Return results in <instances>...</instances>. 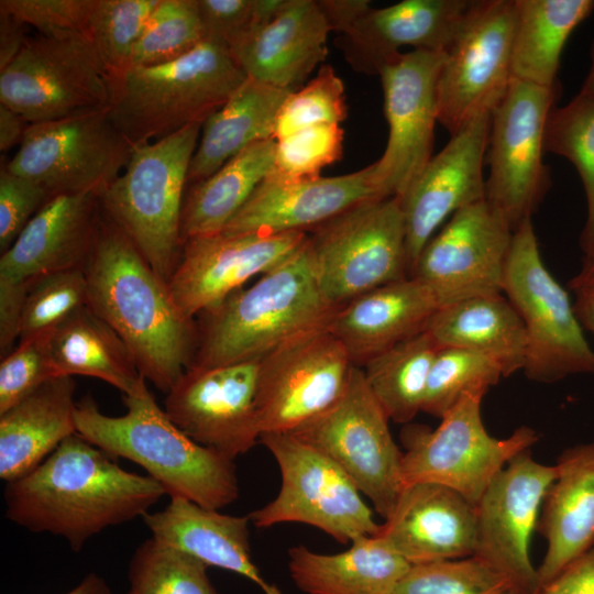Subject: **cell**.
I'll use <instances>...</instances> for the list:
<instances>
[{"mask_svg":"<svg viewBox=\"0 0 594 594\" xmlns=\"http://www.w3.org/2000/svg\"><path fill=\"white\" fill-rule=\"evenodd\" d=\"M381 198L387 196L376 180L373 163L332 177L284 182L266 176L222 232H307L360 204Z\"/></svg>","mask_w":594,"mask_h":594,"instance_id":"cell-23","label":"cell"},{"mask_svg":"<svg viewBox=\"0 0 594 594\" xmlns=\"http://www.w3.org/2000/svg\"><path fill=\"white\" fill-rule=\"evenodd\" d=\"M554 465L537 525L547 541L538 587L594 546V441L565 449Z\"/></svg>","mask_w":594,"mask_h":594,"instance_id":"cell-29","label":"cell"},{"mask_svg":"<svg viewBox=\"0 0 594 594\" xmlns=\"http://www.w3.org/2000/svg\"><path fill=\"white\" fill-rule=\"evenodd\" d=\"M100 216V197L96 195L52 197L1 254L0 283L30 288L42 276L84 267Z\"/></svg>","mask_w":594,"mask_h":594,"instance_id":"cell-26","label":"cell"},{"mask_svg":"<svg viewBox=\"0 0 594 594\" xmlns=\"http://www.w3.org/2000/svg\"><path fill=\"white\" fill-rule=\"evenodd\" d=\"M514 0H473L437 85L438 122L457 133L492 113L512 79Z\"/></svg>","mask_w":594,"mask_h":594,"instance_id":"cell-15","label":"cell"},{"mask_svg":"<svg viewBox=\"0 0 594 594\" xmlns=\"http://www.w3.org/2000/svg\"><path fill=\"white\" fill-rule=\"evenodd\" d=\"M506 594H514V593H512V592H508V593H506Z\"/></svg>","mask_w":594,"mask_h":594,"instance_id":"cell-61","label":"cell"},{"mask_svg":"<svg viewBox=\"0 0 594 594\" xmlns=\"http://www.w3.org/2000/svg\"><path fill=\"white\" fill-rule=\"evenodd\" d=\"M389 418L354 365L341 398L328 410L290 432L333 461L386 519L404 488L403 452Z\"/></svg>","mask_w":594,"mask_h":594,"instance_id":"cell-13","label":"cell"},{"mask_svg":"<svg viewBox=\"0 0 594 594\" xmlns=\"http://www.w3.org/2000/svg\"><path fill=\"white\" fill-rule=\"evenodd\" d=\"M75 391L72 376L54 377L0 415L1 480L26 475L77 433Z\"/></svg>","mask_w":594,"mask_h":594,"instance_id":"cell-31","label":"cell"},{"mask_svg":"<svg viewBox=\"0 0 594 594\" xmlns=\"http://www.w3.org/2000/svg\"><path fill=\"white\" fill-rule=\"evenodd\" d=\"M438 344L425 330L369 360L366 383L389 420L409 424L421 411Z\"/></svg>","mask_w":594,"mask_h":594,"instance_id":"cell-38","label":"cell"},{"mask_svg":"<svg viewBox=\"0 0 594 594\" xmlns=\"http://www.w3.org/2000/svg\"><path fill=\"white\" fill-rule=\"evenodd\" d=\"M246 78L228 48L204 41L176 61L112 79L109 116L132 146L154 142L204 124Z\"/></svg>","mask_w":594,"mask_h":594,"instance_id":"cell-5","label":"cell"},{"mask_svg":"<svg viewBox=\"0 0 594 594\" xmlns=\"http://www.w3.org/2000/svg\"><path fill=\"white\" fill-rule=\"evenodd\" d=\"M127 411L103 414L91 395L77 402V433L110 457L143 468L170 497L221 509L235 502L239 482L233 460L184 433L160 407L146 381L123 395Z\"/></svg>","mask_w":594,"mask_h":594,"instance_id":"cell-3","label":"cell"},{"mask_svg":"<svg viewBox=\"0 0 594 594\" xmlns=\"http://www.w3.org/2000/svg\"><path fill=\"white\" fill-rule=\"evenodd\" d=\"M590 285H594V257L590 262L583 263L580 272L568 284L574 292Z\"/></svg>","mask_w":594,"mask_h":594,"instance_id":"cell-58","label":"cell"},{"mask_svg":"<svg viewBox=\"0 0 594 594\" xmlns=\"http://www.w3.org/2000/svg\"><path fill=\"white\" fill-rule=\"evenodd\" d=\"M509 581L484 561L462 559L413 564L394 594H506Z\"/></svg>","mask_w":594,"mask_h":594,"instance_id":"cell-45","label":"cell"},{"mask_svg":"<svg viewBox=\"0 0 594 594\" xmlns=\"http://www.w3.org/2000/svg\"><path fill=\"white\" fill-rule=\"evenodd\" d=\"M57 376H89L132 394L146 381L120 336L87 305L74 312L51 337Z\"/></svg>","mask_w":594,"mask_h":594,"instance_id":"cell-37","label":"cell"},{"mask_svg":"<svg viewBox=\"0 0 594 594\" xmlns=\"http://www.w3.org/2000/svg\"><path fill=\"white\" fill-rule=\"evenodd\" d=\"M284 0H196L205 41L230 48L268 21Z\"/></svg>","mask_w":594,"mask_h":594,"instance_id":"cell-49","label":"cell"},{"mask_svg":"<svg viewBox=\"0 0 594 594\" xmlns=\"http://www.w3.org/2000/svg\"><path fill=\"white\" fill-rule=\"evenodd\" d=\"M444 58L443 52L413 50L378 73L389 132L385 151L373 166L387 197H400L433 156L437 85Z\"/></svg>","mask_w":594,"mask_h":594,"instance_id":"cell-18","label":"cell"},{"mask_svg":"<svg viewBox=\"0 0 594 594\" xmlns=\"http://www.w3.org/2000/svg\"><path fill=\"white\" fill-rule=\"evenodd\" d=\"M311 232L318 283L336 307L410 276L404 215L396 196L360 204Z\"/></svg>","mask_w":594,"mask_h":594,"instance_id":"cell-9","label":"cell"},{"mask_svg":"<svg viewBox=\"0 0 594 594\" xmlns=\"http://www.w3.org/2000/svg\"><path fill=\"white\" fill-rule=\"evenodd\" d=\"M204 41L196 0H158L133 50L130 68L176 61Z\"/></svg>","mask_w":594,"mask_h":594,"instance_id":"cell-43","label":"cell"},{"mask_svg":"<svg viewBox=\"0 0 594 594\" xmlns=\"http://www.w3.org/2000/svg\"><path fill=\"white\" fill-rule=\"evenodd\" d=\"M534 594H594V546L540 585Z\"/></svg>","mask_w":594,"mask_h":594,"instance_id":"cell-52","label":"cell"},{"mask_svg":"<svg viewBox=\"0 0 594 594\" xmlns=\"http://www.w3.org/2000/svg\"><path fill=\"white\" fill-rule=\"evenodd\" d=\"M260 362L188 367L166 394L165 413L194 441L234 460L261 438Z\"/></svg>","mask_w":594,"mask_h":594,"instance_id":"cell-19","label":"cell"},{"mask_svg":"<svg viewBox=\"0 0 594 594\" xmlns=\"http://www.w3.org/2000/svg\"><path fill=\"white\" fill-rule=\"evenodd\" d=\"M376 535L411 565L472 557L477 543V508L441 484L405 485Z\"/></svg>","mask_w":594,"mask_h":594,"instance_id":"cell-24","label":"cell"},{"mask_svg":"<svg viewBox=\"0 0 594 594\" xmlns=\"http://www.w3.org/2000/svg\"><path fill=\"white\" fill-rule=\"evenodd\" d=\"M207 569L197 559L151 537L129 562L125 594H218Z\"/></svg>","mask_w":594,"mask_h":594,"instance_id":"cell-40","label":"cell"},{"mask_svg":"<svg viewBox=\"0 0 594 594\" xmlns=\"http://www.w3.org/2000/svg\"><path fill=\"white\" fill-rule=\"evenodd\" d=\"M152 538L177 549L207 566L238 573L266 592L267 583L254 564L249 540V516H232L191 501L170 497L158 512L143 517Z\"/></svg>","mask_w":594,"mask_h":594,"instance_id":"cell-30","label":"cell"},{"mask_svg":"<svg viewBox=\"0 0 594 594\" xmlns=\"http://www.w3.org/2000/svg\"><path fill=\"white\" fill-rule=\"evenodd\" d=\"M157 2L92 1L86 36L112 79L130 68L133 50Z\"/></svg>","mask_w":594,"mask_h":594,"instance_id":"cell-41","label":"cell"},{"mask_svg":"<svg viewBox=\"0 0 594 594\" xmlns=\"http://www.w3.org/2000/svg\"><path fill=\"white\" fill-rule=\"evenodd\" d=\"M442 306L421 280L409 276L370 292L341 306L328 324L352 363L369 360L424 331Z\"/></svg>","mask_w":594,"mask_h":594,"instance_id":"cell-28","label":"cell"},{"mask_svg":"<svg viewBox=\"0 0 594 594\" xmlns=\"http://www.w3.org/2000/svg\"><path fill=\"white\" fill-rule=\"evenodd\" d=\"M329 32L317 0H285L230 53L248 78L295 92L324 61Z\"/></svg>","mask_w":594,"mask_h":594,"instance_id":"cell-27","label":"cell"},{"mask_svg":"<svg viewBox=\"0 0 594 594\" xmlns=\"http://www.w3.org/2000/svg\"><path fill=\"white\" fill-rule=\"evenodd\" d=\"M260 441L277 462L282 484L274 499L248 515L255 527L301 522L342 543L380 531L361 492L333 461L292 433H263Z\"/></svg>","mask_w":594,"mask_h":594,"instance_id":"cell-12","label":"cell"},{"mask_svg":"<svg viewBox=\"0 0 594 594\" xmlns=\"http://www.w3.org/2000/svg\"><path fill=\"white\" fill-rule=\"evenodd\" d=\"M330 32L344 33L370 8L367 0H317Z\"/></svg>","mask_w":594,"mask_h":594,"instance_id":"cell-53","label":"cell"},{"mask_svg":"<svg viewBox=\"0 0 594 594\" xmlns=\"http://www.w3.org/2000/svg\"><path fill=\"white\" fill-rule=\"evenodd\" d=\"M264 593L265 594H282L280 591L275 585H271L270 588Z\"/></svg>","mask_w":594,"mask_h":594,"instance_id":"cell-60","label":"cell"},{"mask_svg":"<svg viewBox=\"0 0 594 594\" xmlns=\"http://www.w3.org/2000/svg\"><path fill=\"white\" fill-rule=\"evenodd\" d=\"M84 270L88 306L129 346L141 375L167 394L194 359L195 320L180 311L168 283L102 209Z\"/></svg>","mask_w":594,"mask_h":594,"instance_id":"cell-2","label":"cell"},{"mask_svg":"<svg viewBox=\"0 0 594 594\" xmlns=\"http://www.w3.org/2000/svg\"><path fill=\"white\" fill-rule=\"evenodd\" d=\"M473 0H403L370 8L337 45L356 72L378 75L403 46L443 52L450 47Z\"/></svg>","mask_w":594,"mask_h":594,"instance_id":"cell-25","label":"cell"},{"mask_svg":"<svg viewBox=\"0 0 594 594\" xmlns=\"http://www.w3.org/2000/svg\"><path fill=\"white\" fill-rule=\"evenodd\" d=\"M502 377L498 366L483 355L459 348H439L430 367L421 411L442 418L464 396H484Z\"/></svg>","mask_w":594,"mask_h":594,"instance_id":"cell-42","label":"cell"},{"mask_svg":"<svg viewBox=\"0 0 594 594\" xmlns=\"http://www.w3.org/2000/svg\"><path fill=\"white\" fill-rule=\"evenodd\" d=\"M92 1L1 0L0 10L43 35L78 33L86 36Z\"/></svg>","mask_w":594,"mask_h":594,"instance_id":"cell-50","label":"cell"},{"mask_svg":"<svg viewBox=\"0 0 594 594\" xmlns=\"http://www.w3.org/2000/svg\"><path fill=\"white\" fill-rule=\"evenodd\" d=\"M576 297L573 304L575 315L582 327L594 334V285L574 292Z\"/></svg>","mask_w":594,"mask_h":594,"instance_id":"cell-56","label":"cell"},{"mask_svg":"<svg viewBox=\"0 0 594 594\" xmlns=\"http://www.w3.org/2000/svg\"><path fill=\"white\" fill-rule=\"evenodd\" d=\"M491 114H482L433 155L398 197L404 215L409 275L426 243L458 210L485 199L483 167Z\"/></svg>","mask_w":594,"mask_h":594,"instance_id":"cell-22","label":"cell"},{"mask_svg":"<svg viewBox=\"0 0 594 594\" xmlns=\"http://www.w3.org/2000/svg\"><path fill=\"white\" fill-rule=\"evenodd\" d=\"M483 397L464 396L440 418L436 429L422 425L403 429L404 486L421 482L441 484L476 505L509 461L539 440L538 432L527 426L506 438L491 436L482 419Z\"/></svg>","mask_w":594,"mask_h":594,"instance_id":"cell-8","label":"cell"},{"mask_svg":"<svg viewBox=\"0 0 594 594\" xmlns=\"http://www.w3.org/2000/svg\"><path fill=\"white\" fill-rule=\"evenodd\" d=\"M560 87L513 78L491 113L485 200L514 232L531 219L551 185L544 130Z\"/></svg>","mask_w":594,"mask_h":594,"instance_id":"cell-11","label":"cell"},{"mask_svg":"<svg viewBox=\"0 0 594 594\" xmlns=\"http://www.w3.org/2000/svg\"><path fill=\"white\" fill-rule=\"evenodd\" d=\"M51 196L36 183L9 172H0V251L4 253L18 239Z\"/></svg>","mask_w":594,"mask_h":594,"instance_id":"cell-51","label":"cell"},{"mask_svg":"<svg viewBox=\"0 0 594 594\" xmlns=\"http://www.w3.org/2000/svg\"><path fill=\"white\" fill-rule=\"evenodd\" d=\"M346 117L343 81L332 66L321 65L309 82L286 98L277 116L274 140L308 127L340 125Z\"/></svg>","mask_w":594,"mask_h":594,"instance_id":"cell-46","label":"cell"},{"mask_svg":"<svg viewBox=\"0 0 594 594\" xmlns=\"http://www.w3.org/2000/svg\"><path fill=\"white\" fill-rule=\"evenodd\" d=\"M342 150L341 125L305 128L276 141L274 164L267 177L284 182L320 177L323 168L341 158Z\"/></svg>","mask_w":594,"mask_h":594,"instance_id":"cell-47","label":"cell"},{"mask_svg":"<svg viewBox=\"0 0 594 594\" xmlns=\"http://www.w3.org/2000/svg\"><path fill=\"white\" fill-rule=\"evenodd\" d=\"M439 348L464 349L494 362L503 377L524 370L526 333L504 294L484 295L438 309L424 329Z\"/></svg>","mask_w":594,"mask_h":594,"instance_id":"cell-33","label":"cell"},{"mask_svg":"<svg viewBox=\"0 0 594 594\" xmlns=\"http://www.w3.org/2000/svg\"><path fill=\"white\" fill-rule=\"evenodd\" d=\"M290 91L246 78L201 128L187 186L199 183L248 146L274 139L278 112Z\"/></svg>","mask_w":594,"mask_h":594,"instance_id":"cell-34","label":"cell"},{"mask_svg":"<svg viewBox=\"0 0 594 594\" xmlns=\"http://www.w3.org/2000/svg\"><path fill=\"white\" fill-rule=\"evenodd\" d=\"M307 232L224 233L190 238L168 279L170 294L189 319L218 307L246 282L293 255Z\"/></svg>","mask_w":594,"mask_h":594,"instance_id":"cell-21","label":"cell"},{"mask_svg":"<svg viewBox=\"0 0 594 594\" xmlns=\"http://www.w3.org/2000/svg\"><path fill=\"white\" fill-rule=\"evenodd\" d=\"M66 594H113L107 582L97 573L87 574Z\"/></svg>","mask_w":594,"mask_h":594,"instance_id":"cell-57","label":"cell"},{"mask_svg":"<svg viewBox=\"0 0 594 594\" xmlns=\"http://www.w3.org/2000/svg\"><path fill=\"white\" fill-rule=\"evenodd\" d=\"M132 147L105 108L30 124L4 166L40 185L51 198L100 197L124 169Z\"/></svg>","mask_w":594,"mask_h":594,"instance_id":"cell-14","label":"cell"},{"mask_svg":"<svg viewBox=\"0 0 594 594\" xmlns=\"http://www.w3.org/2000/svg\"><path fill=\"white\" fill-rule=\"evenodd\" d=\"M276 141L256 142L208 178L187 186L180 217L184 241L220 233L273 168Z\"/></svg>","mask_w":594,"mask_h":594,"instance_id":"cell-36","label":"cell"},{"mask_svg":"<svg viewBox=\"0 0 594 594\" xmlns=\"http://www.w3.org/2000/svg\"><path fill=\"white\" fill-rule=\"evenodd\" d=\"M328 327L304 333L260 362L256 405L261 435L290 433L333 406L353 371Z\"/></svg>","mask_w":594,"mask_h":594,"instance_id":"cell-16","label":"cell"},{"mask_svg":"<svg viewBox=\"0 0 594 594\" xmlns=\"http://www.w3.org/2000/svg\"><path fill=\"white\" fill-rule=\"evenodd\" d=\"M29 125L19 113L0 103V151L20 145Z\"/></svg>","mask_w":594,"mask_h":594,"instance_id":"cell-55","label":"cell"},{"mask_svg":"<svg viewBox=\"0 0 594 594\" xmlns=\"http://www.w3.org/2000/svg\"><path fill=\"white\" fill-rule=\"evenodd\" d=\"M201 128L190 124L133 146L124 169L100 196L103 213L166 282L180 255L184 193Z\"/></svg>","mask_w":594,"mask_h":594,"instance_id":"cell-6","label":"cell"},{"mask_svg":"<svg viewBox=\"0 0 594 594\" xmlns=\"http://www.w3.org/2000/svg\"><path fill=\"white\" fill-rule=\"evenodd\" d=\"M580 91L594 97V41L591 47L590 70Z\"/></svg>","mask_w":594,"mask_h":594,"instance_id":"cell-59","label":"cell"},{"mask_svg":"<svg viewBox=\"0 0 594 594\" xmlns=\"http://www.w3.org/2000/svg\"><path fill=\"white\" fill-rule=\"evenodd\" d=\"M53 333L19 341L0 363V415L58 377L51 352Z\"/></svg>","mask_w":594,"mask_h":594,"instance_id":"cell-48","label":"cell"},{"mask_svg":"<svg viewBox=\"0 0 594 594\" xmlns=\"http://www.w3.org/2000/svg\"><path fill=\"white\" fill-rule=\"evenodd\" d=\"M339 308L320 288L308 237L293 255L254 284L199 316L190 366L262 360L286 342L328 327Z\"/></svg>","mask_w":594,"mask_h":594,"instance_id":"cell-4","label":"cell"},{"mask_svg":"<svg viewBox=\"0 0 594 594\" xmlns=\"http://www.w3.org/2000/svg\"><path fill=\"white\" fill-rule=\"evenodd\" d=\"M503 294L519 315L526 333L527 378L554 383L594 373L588 345L566 290L544 265L531 219L514 231Z\"/></svg>","mask_w":594,"mask_h":594,"instance_id":"cell-7","label":"cell"},{"mask_svg":"<svg viewBox=\"0 0 594 594\" xmlns=\"http://www.w3.org/2000/svg\"><path fill=\"white\" fill-rule=\"evenodd\" d=\"M165 490L125 471L78 433L26 475L6 483V516L32 531L64 538L74 551L100 531L150 512Z\"/></svg>","mask_w":594,"mask_h":594,"instance_id":"cell-1","label":"cell"},{"mask_svg":"<svg viewBox=\"0 0 594 594\" xmlns=\"http://www.w3.org/2000/svg\"><path fill=\"white\" fill-rule=\"evenodd\" d=\"M513 234L485 199L464 207L426 243L410 276L425 283L442 307L503 294Z\"/></svg>","mask_w":594,"mask_h":594,"instance_id":"cell-20","label":"cell"},{"mask_svg":"<svg viewBox=\"0 0 594 594\" xmlns=\"http://www.w3.org/2000/svg\"><path fill=\"white\" fill-rule=\"evenodd\" d=\"M88 305V282L84 267L69 268L34 280L26 294L19 341L53 333L66 319Z\"/></svg>","mask_w":594,"mask_h":594,"instance_id":"cell-44","label":"cell"},{"mask_svg":"<svg viewBox=\"0 0 594 594\" xmlns=\"http://www.w3.org/2000/svg\"><path fill=\"white\" fill-rule=\"evenodd\" d=\"M338 553H319L306 546L288 550L294 584L307 594H394L411 564L380 536L353 540Z\"/></svg>","mask_w":594,"mask_h":594,"instance_id":"cell-32","label":"cell"},{"mask_svg":"<svg viewBox=\"0 0 594 594\" xmlns=\"http://www.w3.org/2000/svg\"><path fill=\"white\" fill-rule=\"evenodd\" d=\"M544 151L568 158L576 168L586 197V220L580 237L583 263L594 257V97L579 92L553 107L544 130Z\"/></svg>","mask_w":594,"mask_h":594,"instance_id":"cell-39","label":"cell"},{"mask_svg":"<svg viewBox=\"0 0 594 594\" xmlns=\"http://www.w3.org/2000/svg\"><path fill=\"white\" fill-rule=\"evenodd\" d=\"M593 10V0H514L513 78L559 87L557 74L565 42Z\"/></svg>","mask_w":594,"mask_h":594,"instance_id":"cell-35","label":"cell"},{"mask_svg":"<svg viewBox=\"0 0 594 594\" xmlns=\"http://www.w3.org/2000/svg\"><path fill=\"white\" fill-rule=\"evenodd\" d=\"M29 26L10 13L0 10V72L19 55L26 38Z\"/></svg>","mask_w":594,"mask_h":594,"instance_id":"cell-54","label":"cell"},{"mask_svg":"<svg viewBox=\"0 0 594 594\" xmlns=\"http://www.w3.org/2000/svg\"><path fill=\"white\" fill-rule=\"evenodd\" d=\"M556 476V465L534 460L530 449L522 451L496 475L476 504L474 557L503 574L514 594H534L538 588L530 540Z\"/></svg>","mask_w":594,"mask_h":594,"instance_id":"cell-17","label":"cell"},{"mask_svg":"<svg viewBox=\"0 0 594 594\" xmlns=\"http://www.w3.org/2000/svg\"><path fill=\"white\" fill-rule=\"evenodd\" d=\"M112 78L89 40L78 33L29 35L0 72V103L29 124L109 108Z\"/></svg>","mask_w":594,"mask_h":594,"instance_id":"cell-10","label":"cell"}]
</instances>
